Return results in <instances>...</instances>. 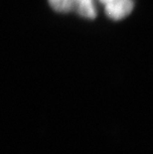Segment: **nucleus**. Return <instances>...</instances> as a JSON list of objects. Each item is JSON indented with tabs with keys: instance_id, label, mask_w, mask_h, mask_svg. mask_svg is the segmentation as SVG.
<instances>
[{
	"instance_id": "nucleus-1",
	"label": "nucleus",
	"mask_w": 153,
	"mask_h": 154,
	"mask_svg": "<svg viewBox=\"0 0 153 154\" xmlns=\"http://www.w3.org/2000/svg\"><path fill=\"white\" fill-rule=\"evenodd\" d=\"M51 7L57 12L75 11L84 18L93 19L96 16L94 0H49Z\"/></svg>"
},
{
	"instance_id": "nucleus-2",
	"label": "nucleus",
	"mask_w": 153,
	"mask_h": 154,
	"mask_svg": "<svg viewBox=\"0 0 153 154\" xmlns=\"http://www.w3.org/2000/svg\"><path fill=\"white\" fill-rule=\"evenodd\" d=\"M105 7L106 15L113 20H120L131 13L134 3L132 0H99Z\"/></svg>"
}]
</instances>
